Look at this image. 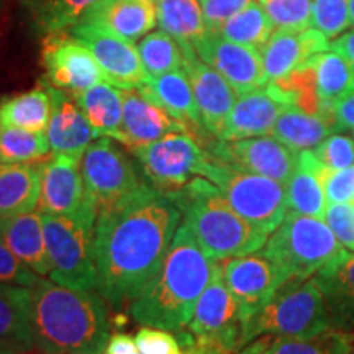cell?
<instances>
[{"instance_id": "31", "label": "cell", "mask_w": 354, "mask_h": 354, "mask_svg": "<svg viewBox=\"0 0 354 354\" xmlns=\"http://www.w3.org/2000/svg\"><path fill=\"white\" fill-rule=\"evenodd\" d=\"M74 99L97 135L109 136L120 143L123 120L122 88L110 82H99Z\"/></svg>"}, {"instance_id": "8", "label": "cell", "mask_w": 354, "mask_h": 354, "mask_svg": "<svg viewBox=\"0 0 354 354\" xmlns=\"http://www.w3.org/2000/svg\"><path fill=\"white\" fill-rule=\"evenodd\" d=\"M81 171L97 215L113 210L149 185L138 162L131 161L125 149L109 136L88 145L81 158Z\"/></svg>"}, {"instance_id": "22", "label": "cell", "mask_w": 354, "mask_h": 354, "mask_svg": "<svg viewBox=\"0 0 354 354\" xmlns=\"http://www.w3.org/2000/svg\"><path fill=\"white\" fill-rule=\"evenodd\" d=\"M48 86V84H46ZM53 112L46 128V138L50 141L51 153L68 154L73 158H82L88 145L100 138L88 123L76 99L66 92L51 86Z\"/></svg>"}, {"instance_id": "11", "label": "cell", "mask_w": 354, "mask_h": 354, "mask_svg": "<svg viewBox=\"0 0 354 354\" xmlns=\"http://www.w3.org/2000/svg\"><path fill=\"white\" fill-rule=\"evenodd\" d=\"M140 171L151 187L166 196L184 187L198 176L207 153L190 133H169L161 140L130 149Z\"/></svg>"}, {"instance_id": "9", "label": "cell", "mask_w": 354, "mask_h": 354, "mask_svg": "<svg viewBox=\"0 0 354 354\" xmlns=\"http://www.w3.org/2000/svg\"><path fill=\"white\" fill-rule=\"evenodd\" d=\"M248 320L246 312L225 284L218 261L214 277L194 308L187 325L190 335L201 346L230 354L238 353L250 344Z\"/></svg>"}, {"instance_id": "3", "label": "cell", "mask_w": 354, "mask_h": 354, "mask_svg": "<svg viewBox=\"0 0 354 354\" xmlns=\"http://www.w3.org/2000/svg\"><path fill=\"white\" fill-rule=\"evenodd\" d=\"M35 351L102 354L110 336L109 304L97 290H74L38 277L32 287Z\"/></svg>"}, {"instance_id": "48", "label": "cell", "mask_w": 354, "mask_h": 354, "mask_svg": "<svg viewBox=\"0 0 354 354\" xmlns=\"http://www.w3.org/2000/svg\"><path fill=\"white\" fill-rule=\"evenodd\" d=\"M179 335V342L183 344L185 354H230V353H223L218 351V349H212V348H205L201 346V344L196 343L194 336L190 335V331H177ZM274 336H259L258 339L251 342L248 346L240 349L238 353H232V354H264L266 349L269 348V344L272 343Z\"/></svg>"}, {"instance_id": "55", "label": "cell", "mask_w": 354, "mask_h": 354, "mask_svg": "<svg viewBox=\"0 0 354 354\" xmlns=\"http://www.w3.org/2000/svg\"><path fill=\"white\" fill-rule=\"evenodd\" d=\"M353 354H354V353H353Z\"/></svg>"}, {"instance_id": "52", "label": "cell", "mask_w": 354, "mask_h": 354, "mask_svg": "<svg viewBox=\"0 0 354 354\" xmlns=\"http://www.w3.org/2000/svg\"><path fill=\"white\" fill-rule=\"evenodd\" d=\"M349 15H351V25H354V0H349Z\"/></svg>"}, {"instance_id": "28", "label": "cell", "mask_w": 354, "mask_h": 354, "mask_svg": "<svg viewBox=\"0 0 354 354\" xmlns=\"http://www.w3.org/2000/svg\"><path fill=\"white\" fill-rule=\"evenodd\" d=\"M41 194V162L0 161V218L37 210Z\"/></svg>"}, {"instance_id": "7", "label": "cell", "mask_w": 354, "mask_h": 354, "mask_svg": "<svg viewBox=\"0 0 354 354\" xmlns=\"http://www.w3.org/2000/svg\"><path fill=\"white\" fill-rule=\"evenodd\" d=\"M198 176L214 183L230 205L266 234H271L289 212L284 184L269 177L238 169L209 154Z\"/></svg>"}, {"instance_id": "44", "label": "cell", "mask_w": 354, "mask_h": 354, "mask_svg": "<svg viewBox=\"0 0 354 354\" xmlns=\"http://www.w3.org/2000/svg\"><path fill=\"white\" fill-rule=\"evenodd\" d=\"M322 183L328 203H354V167L330 169L325 166Z\"/></svg>"}, {"instance_id": "53", "label": "cell", "mask_w": 354, "mask_h": 354, "mask_svg": "<svg viewBox=\"0 0 354 354\" xmlns=\"http://www.w3.org/2000/svg\"><path fill=\"white\" fill-rule=\"evenodd\" d=\"M28 354H41V353H38V351H33V353H28Z\"/></svg>"}, {"instance_id": "25", "label": "cell", "mask_w": 354, "mask_h": 354, "mask_svg": "<svg viewBox=\"0 0 354 354\" xmlns=\"http://www.w3.org/2000/svg\"><path fill=\"white\" fill-rule=\"evenodd\" d=\"M138 88L148 99L161 105L176 120L183 122L198 141H203L205 135H209L203 130L196 97L184 68L158 77H149Z\"/></svg>"}, {"instance_id": "51", "label": "cell", "mask_w": 354, "mask_h": 354, "mask_svg": "<svg viewBox=\"0 0 354 354\" xmlns=\"http://www.w3.org/2000/svg\"><path fill=\"white\" fill-rule=\"evenodd\" d=\"M330 50L339 53L354 71V28L335 38V41L330 43Z\"/></svg>"}, {"instance_id": "19", "label": "cell", "mask_w": 354, "mask_h": 354, "mask_svg": "<svg viewBox=\"0 0 354 354\" xmlns=\"http://www.w3.org/2000/svg\"><path fill=\"white\" fill-rule=\"evenodd\" d=\"M122 95L123 120L120 143L128 149L141 148L161 140L169 133H190L183 122L176 120L161 105L148 99L140 88H122Z\"/></svg>"}, {"instance_id": "45", "label": "cell", "mask_w": 354, "mask_h": 354, "mask_svg": "<svg viewBox=\"0 0 354 354\" xmlns=\"http://www.w3.org/2000/svg\"><path fill=\"white\" fill-rule=\"evenodd\" d=\"M325 221L338 241L354 253V203H328Z\"/></svg>"}, {"instance_id": "54", "label": "cell", "mask_w": 354, "mask_h": 354, "mask_svg": "<svg viewBox=\"0 0 354 354\" xmlns=\"http://www.w3.org/2000/svg\"><path fill=\"white\" fill-rule=\"evenodd\" d=\"M353 138H354V130H353Z\"/></svg>"}, {"instance_id": "47", "label": "cell", "mask_w": 354, "mask_h": 354, "mask_svg": "<svg viewBox=\"0 0 354 354\" xmlns=\"http://www.w3.org/2000/svg\"><path fill=\"white\" fill-rule=\"evenodd\" d=\"M254 0H201L203 19L209 32H218L230 17L250 6Z\"/></svg>"}, {"instance_id": "33", "label": "cell", "mask_w": 354, "mask_h": 354, "mask_svg": "<svg viewBox=\"0 0 354 354\" xmlns=\"http://www.w3.org/2000/svg\"><path fill=\"white\" fill-rule=\"evenodd\" d=\"M308 64L315 73L317 94L325 115L333 117V105L354 88V71L348 61L333 50L310 57Z\"/></svg>"}, {"instance_id": "12", "label": "cell", "mask_w": 354, "mask_h": 354, "mask_svg": "<svg viewBox=\"0 0 354 354\" xmlns=\"http://www.w3.org/2000/svg\"><path fill=\"white\" fill-rule=\"evenodd\" d=\"M37 210L94 227L97 214L84 183L81 159L51 153L41 161V194Z\"/></svg>"}, {"instance_id": "49", "label": "cell", "mask_w": 354, "mask_h": 354, "mask_svg": "<svg viewBox=\"0 0 354 354\" xmlns=\"http://www.w3.org/2000/svg\"><path fill=\"white\" fill-rule=\"evenodd\" d=\"M333 118L339 130H354V88L333 105Z\"/></svg>"}, {"instance_id": "24", "label": "cell", "mask_w": 354, "mask_h": 354, "mask_svg": "<svg viewBox=\"0 0 354 354\" xmlns=\"http://www.w3.org/2000/svg\"><path fill=\"white\" fill-rule=\"evenodd\" d=\"M33 351L32 287L0 282V354Z\"/></svg>"}, {"instance_id": "30", "label": "cell", "mask_w": 354, "mask_h": 354, "mask_svg": "<svg viewBox=\"0 0 354 354\" xmlns=\"http://www.w3.org/2000/svg\"><path fill=\"white\" fill-rule=\"evenodd\" d=\"M338 130L333 117L308 113L299 107H287L279 115L271 135L289 146L292 151L300 153L317 148L326 136Z\"/></svg>"}, {"instance_id": "43", "label": "cell", "mask_w": 354, "mask_h": 354, "mask_svg": "<svg viewBox=\"0 0 354 354\" xmlns=\"http://www.w3.org/2000/svg\"><path fill=\"white\" fill-rule=\"evenodd\" d=\"M135 342L141 354H185L179 338L169 330L156 328V326H141L136 331Z\"/></svg>"}, {"instance_id": "27", "label": "cell", "mask_w": 354, "mask_h": 354, "mask_svg": "<svg viewBox=\"0 0 354 354\" xmlns=\"http://www.w3.org/2000/svg\"><path fill=\"white\" fill-rule=\"evenodd\" d=\"M315 281L328 305L333 328H354V253H344L318 271Z\"/></svg>"}, {"instance_id": "13", "label": "cell", "mask_w": 354, "mask_h": 354, "mask_svg": "<svg viewBox=\"0 0 354 354\" xmlns=\"http://www.w3.org/2000/svg\"><path fill=\"white\" fill-rule=\"evenodd\" d=\"M43 84L76 97L99 82H107L104 71L87 46L68 32L48 35L41 50Z\"/></svg>"}, {"instance_id": "16", "label": "cell", "mask_w": 354, "mask_h": 354, "mask_svg": "<svg viewBox=\"0 0 354 354\" xmlns=\"http://www.w3.org/2000/svg\"><path fill=\"white\" fill-rule=\"evenodd\" d=\"M225 284L240 302L248 318L268 304L276 290L287 281L282 269L264 251L221 261ZM250 322V320H248Z\"/></svg>"}, {"instance_id": "17", "label": "cell", "mask_w": 354, "mask_h": 354, "mask_svg": "<svg viewBox=\"0 0 354 354\" xmlns=\"http://www.w3.org/2000/svg\"><path fill=\"white\" fill-rule=\"evenodd\" d=\"M192 48L203 63L227 79L238 95L266 86L263 57L258 48L230 41L216 32H207Z\"/></svg>"}, {"instance_id": "50", "label": "cell", "mask_w": 354, "mask_h": 354, "mask_svg": "<svg viewBox=\"0 0 354 354\" xmlns=\"http://www.w3.org/2000/svg\"><path fill=\"white\" fill-rule=\"evenodd\" d=\"M102 354H141L135 338L127 333H112Z\"/></svg>"}, {"instance_id": "36", "label": "cell", "mask_w": 354, "mask_h": 354, "mask_svg": "<svg viewBox=\"0 0 354 354\" xmlns=\"http://www.w3.org/2000/svg\"><path fill=\"white\" fill-rule=\"evenodd\" d=\"M216 33H220L221 37L230 39V41L258 48L261 51V48L272 37L274 24L268 17L263 6L258 0H254L243 10L230 17Z\"/></svg>"}, {"instance_id": "37", "label": "cell", "mask_w": 354, "mask_h": 354, "mask_svg": "<svg viewBox=\"0 0 354 354\" xmlns=\"http://www.w3.org/2000/svg\"><path fill=\"white\" fill-rule=\"evenodd\" d=\"M141 63L148 77H158L183 69L184 51L179 41L165 30L148 33L136 44Z\"/></svg>"}, {"instance_id": "32", "label": "cell", "mask_w": 354, "mask_h": 354, "mask_svg": "<svg viewBox=\"0 0 354 354\" xmlns=\"http://www.w3.org/2000/svg\"><path fill=\"white\" fill-rule=\"evenodd\" d=\"M51 112L53 97L50 87L39 82V86L32 91L0 100V127L46 133Z\"/></svg>"}, {"instance_id": "21", "label": "cell", "mask_w": 354, "mask_h": 354, "mask_svg": "<svg viewBox=\"0 0 354 354\" xmlns=\"http://www.w3.org/2000/svg\"><path fill=\"white\" fill-rule=\"evenodd\" d=\"M79 21L136 43L158 25L156 3L154 0H99Z\"/></svg>"}, {"instance_id": "35", "label": "cell", "mask_w": 354, "mask_h": 354, "mask_svg": "<svg viewBox=\"0 0 354 354\" xmlns=\"http://www.w3.org/2000/svg\"><path fill=\"white\" fill-rule=\"evenodd\" d=\"M99 0H26L37 32L44 37L68 32Z\"/></svg>"}, {"instance_id": "4", "label": "cell", "mask_w": 354, "mask_h": 354, "mask_svg": "<svg viewBox=\"0 0 354 354\" xmlns=\"http://www.w3.org/2000/svg\"><path fill=\"white\" fill-rule=\"evenodd\" d=\"M169 197L183 212V221L210 258L223 261L254 253L268 241V234L243 218L220 189L205 177H194Z\"/></svg>"}, {"instance_id": "18", "label": "cell", "mask_w": 354, "mask_h": 354, "mask_svg": "<svg viewBox=\"0 0 354 354\" xmlns=\"http://www.w3.org/2000/svg\"><path fill=\"white\" fill-rule=\"evenodd\" d=\"M183 68L192 86L203 130L220 138L238 94L227 79L212 66L203 63L192 46H183Z\"/></svg>"}, {"instance_id": "46", "label": "cell", "mask_w": 354, "mask_h": 354, "mask_svg": "<svg viewBox=\"0 0 354 354\" xmlns=\"http://www.w3.org/2000/svg\"><path fill=\"white\" fill-rule=\"evenodd\" d=\"M37 272H33L28 266H25L15 254L8 250V246L0 240V282L13 286L33 287L38 281Z\"/></svg>"}, {"instance_id": "6", "label": "cell", "mask_w": 354, "mask_h": 354, "mask_svg": "<svg viewBox=\"0 0 354 354\" xmlns=\"http://www.w3.org/2000/svg\"><path fill=\"white\" fill-rule=\"evenodd\" d=\"M264 253L287 279H310L346 248L338 241L325 220L287 212L284 220L266 241Z\"/></svg>"}, {"instance_id": "26", "label": "cell", "mask_w": 354, "mask_h": 354, "mask_svg": "<svg viewBox=\"0 0 354 354\" xmlns=\"http://www.w3.org/2000/svg\"><path fill=\"white\" fill-rule=\"evenodd\" d=\"M0 240L8 250L38 276H50L43 216L38 210L0 218Z\"/></svg>"}, {"instance_id": "29", "label": "cell", "mask_w": 354, "mask_h": 354, "mask_svg": "<svg viewBox=\"0 0 354 354\" xmlns=\"http://www.w3.org/2000/svg\"><path fill=\"white\" fill-rule=\"evenodd\" d=\"M323 169L325 166L315 158L312 149L299 153L297 167L286 187L289 212L325 220L328 201L322 183Z\"/></svg>"}, {"instance_id": "14", "label": "cell", "mask_w": 354, "mask_h": 354, "mask_svg": "<svg viewBox=\"0 0 354 354\" xmlns=\"http://www.w3.org/2000/svg\"><path fill=\"white\" fill-rule=\"evenodd\" d=\"M205 153L238 169L269 177L284 185L290 180L299 161V153L268 135L234 141H207Z\"/></svg>"}, {"instance_id": "39", "label": "cell", "mask_w": 354, "mask_h": 354, "mask_svg": "<svg viewBox=\"0 0 354 354\" xmlns=\"http://www.w3.org/2000/svg\"><path fill=\"white\" fill-rule=\"evenodd\" d=\"M349 331L331 328L315 338H274L264 354H353Z\"/></svg>"}, {"instance_id": "1", "label": "cell", "mask_w": 354, "mask_h": 354, "mask_svg": "<svg viewBox=\"0 0 354 354\" xmlns=\"http://www.w3.org/2000/svg\"><path fill=\"white\" fill-rule=\"evenodd\" d=\"M183 212L169 196L146 185L107 214L97 215L92 256L97 292L122 308L136 297L161 266Z\"/></svg>"}, {"instance_id": "42", "label": "cell", "mask_w": 354, "mask_h": 354, "mask_svg": "<svg viewBox=\"0 0 354 354\" xmlns=\"http://www.w3.org/2000/svg\"><path fill=\"white\" fill-rule=\"evenodd\" d=\"M312 151L318 161L330 169L354 167V138L351 136L333 133L326 136Z\"/></svg>"}, {"instance_id": "5", "label": "cell", "mask_w": 354, "mask_h": 354, "mask_svg": "<svg viewBox=\"0 0 354 354\" xmlns=\"http://www.w3.org/2000/svg\"><path fill=\"white\" fill-rule=\"evenodd\" d=\"M333 328L328 305L315 277L287 279L248 322V342L259 336L315 338Z\"/></svg>"}, {"instance_id": "40", "label": "cell", "mask_w": 354, "mask_h": 354, "mask_svg": "<svg viewBox=\"0 0 354 354\" xmlns=\"http://www.w3.org/2000/svg\"><path fill=\"white\" fill-rule=\"evenodd\" d=\"M281 32H305L312 26V0H258Z\"/></svg>"}, {"instance_id": "2", "label": "cell", "mask_w": 354, "mask_h": 354, "mask_svg": "<svg viewBox=\"0 0 354 354\" xmlns=\"http://www.w3.org/2000/svg\"><path fill=\"white\" fill-rule=\"evenodd\" d=\"M216 263L180 221L161 266L128 304V313L140 325L176 333L185 330L202 292L214 277Z\"/></svg>"}, {"instance_id": "23", "label": "cell", "mask_w": 354, "mask_h": 354, "mask_svg": "<svg viewBox=\"0 0 354 354\" xmlns=\"http://www.w3.org/2000/svg\"><path fill=\"white\" fill-rule=\"evenodd\" d=\"M287 107L290 105L282 104L266 86L240 94L228 115L220 140L234 141L271 135L279 115Z\"/></svg>"}, {"instance_id": "10", "label": "cell", "mask_w": 354, "mask_h": 354, "mask_svg": "<svg viewBox=\"0 0 354 354\" xmlns=\"http://www.w3.org/2000/svg\"><path fill=\"white\" fill-rule=\"evenodd\" d=\"M41 216L50 258L48 277L68 289L97 290V269L92 256L94 227L68 216Z\"/></svg>"}, {"instance_id": "34", "label": "cell", "mask_w": 354, "mask_h": 354, "mask_svg": "<svg viewBox=\"0 0 354 354\" xmlns=\"http://www.w3.org/2000/svg\"><path fill=\"white\" fill-rule=\"evenodd\" d=\"M154 3L158 26L176 38L180 46H194L209 32L201 0H154Z\"/></svg>"}, {"instance_id": "38", "label": "cell", "mask_w": 354, "mask_h": 354, "mask_svg": "<svg viewBox=\"0 0 354 354\" xmlns=\"http://www.w3.org/2000/svg\"><path fill=\"white\" fill-rule=\"evenodd\" d=\"M51 154L46 133L28 131L24 128L0 127V161L41 162Z\"/></svg>"}, {"instance_id": "41", "label": "cell", "mask_w": 354, "mask_h": 354, "mask_svg": "<svg viewBox=\"0 0 354 354\" xmlns=\"http://www.w3.org/2000/svg\"><path fill=\"white\" fill-rule=\"evenodd\" d=\"M349 26V0H312V28L335 39L348 32Z\"/></svg>"}, {"instance_id": "15", "label": "cell", "mask_w": 354, "mask_h": 354, "mask_svg": "<svg viewBox=\"0 0 354 354\" xmlns=\"http://www.w3.org/2000/svg\"><path fill=\"white\" fill-rule=\"evenodd\" d=\"M69 33L92 53L107 82L118 88H138L148 81L135 43L105 32L99 26L77 21Z\"/></svg>"}, {"instance_id": "20", "label": "cell", "mask_w": 354, "mask_h": 354, "mask_svg": "<svg viewBox=\"0 0 354 354\" xmlns=\"http://www.w3.org/2000/svg\"><path fill=\"white\" fill-rule=\"evenodd\" d=\"M330 50L328 38L315 28L305 32L276 30L269 41L261 48L266 84L289 76L292 71L304 66L310 57Z\"/></svg>"}]
</instances>
